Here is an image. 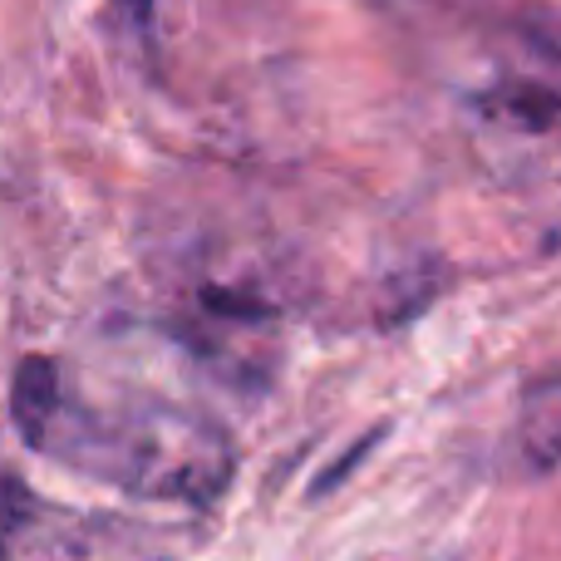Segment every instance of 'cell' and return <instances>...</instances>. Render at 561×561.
<instances>
[{"mask_svg": "<svg viewBox=\"0 0 561 561\" xmlns=\"http://www.w3.org/2000/svg\"><path fill=\"white\" fill-rule=\"evenodd\" d=\"M49 448L65 463H79L104 483L158 497V503L213 507L232 483V444L213 419L193 409L148 404L124 419L75 414L69 424L55 419L45 454Z\"/></svg>", "mask_w": 561, "mask_h": 561, "instance_id": "6da1fadb", "label": "cell"}, {"mask_svg": "<svg viewBox=\"0 0 561 561\" xmlns=\"http://www.w3.org/2000/svg\"><path fill=\"white\" fill-rule=\"evenodd\" d=\"M59 414H65V379H59V365L49 355H30L25 365L15 369V385H10V419H15L20 438H25L30 448H45Z\"/></svg>", "mask_w": 561, "mask_h": 561, "instance_id": "7a4b0ae2", "label": "cell"}, {"mask_svg": "<svg viewBox=\"0 0 561 561\" xmlns=\"http://www.w3.org/2000/svg\"><path fill=\"white\" fill-rule=\"evenodd\" d=\"M488 114L507 118L517 128H547L561 118V84H537V79H513V84L488 94Z\"/></svg>", "mask_w": 561, "mask_h": 561, "instance_id": "3957f363", "label": "cell"}, {"mask_svg": "<svg viewBox=\"0 0 561 561\" xmlns=\"http://www.w3.org/2000/svg\"><path fill=\"white\" fill-rule=\"evenodd\" d=\"M375 438H379V434L359 438V448H355V454H350V458H340V463H330V468H325V478H320V488H316V493H325V488H335V483H340V473H350V468H355L359 458H365L369 448H375Z\"/></svg>", "mask_w": 561, "mask_h": 561, "instance_id": "277c9868", "label": "cell"}, {"mask_svg": "<svg viewBox=\"0 0 561 561\" xmlns=\"http://www.w3.org/2000/svg\"><path fill=\"white\" fill-rule=\"evenodd\" d=\"M124 10H134V15L144 20V15H153V0H124Z\"/></svg>", "mask_w": 561, "mask_h": 561, "instance_id": "5b68a950", "label": "cell"}]
</instances>
